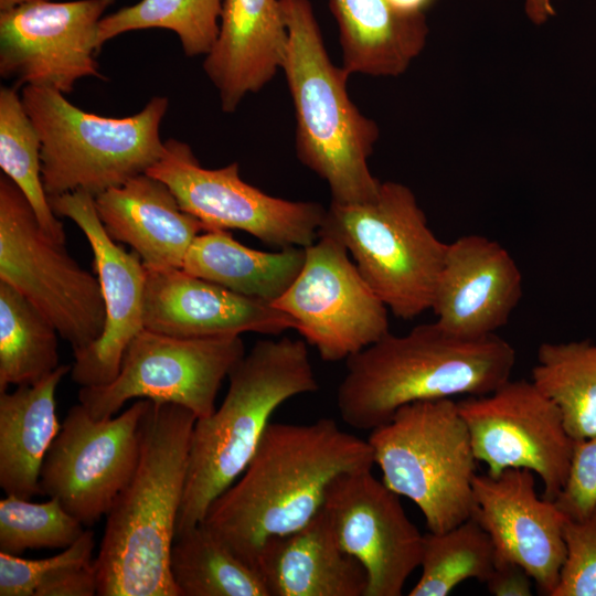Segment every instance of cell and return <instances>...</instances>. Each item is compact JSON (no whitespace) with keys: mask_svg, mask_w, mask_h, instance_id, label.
<instances>
[{"mask_svg":"<svg viewBox=\"0 0 596 596\" xmlns=\"http://www.w3.org/2000/svg\"><path fill=\"white\" fill-rule=\"evenodd\" d=\"M255 568L269 596H364L362 564L339 544L322 509L296 531L267 539Z\"/></svg>","mask_w":596,"mask_h":596,"instance_id":"cell-23","label":"cell"},{"mask_svg":"<svg viewBox=\"0 0 596 596\" xmlns=\"http://www.w3.org/2000/svg\"><path fill=\"white\" fill-rule=\"evenodd\" d=\"M525 12L534 24H543L555 14L551 0H525Z\"/></svg>","mask_w":596,"mask_h":596,"instance_id":"cell-38","label":"cell"},{"mask_svg":"<svg viewBox=\"0 0 596 596\" xmlns=\"http://www.w3.org/2000/svg\"><path fill=\"white\" fill-rule=\"evenodd\" d=\"M496 564L488 532L469 518L440 532L424 534L421 576L409 596H446L466 579L486 583Z\"/></svg>","mask_w":596,"mask_h":596,"instance_id":"cell-32","label":"cell"},{"mask_svg":"<svg viewBox=\"0 0 596 596\" xmlns=\"http://www.w3.org/2000/svg\"><path fill=\"white\" fill-rule=\"evenodd\" d=\"M222 8L223 0H140L100 20L97 46L127 32L163 29L177 34L188 57L205 56L217 39Z\"/></svg>","mask_w":596,"mask_h":596,"instance_id":"cell-30","label":"cell"},{"mask_svg":"<svg viewBox=\"0 0 596 596\" xmlns=\"http://www.w3.org/2000/svg\"><path fill=\"white\" fill-rule=\"evenodd\" d=\"M195 422L179 404L149 400L137 468L106 514L95 557L97 595L181 596L170 553Z\"/></svg>","mask_w":596,"mask_h":596,"instance_id":"cell-2","label":"cell"},{"mask_svg":"<svg viewBox=\"0 0 596 596\" xmlns=\"http://www.w3.org/2000/svg\"><path fill=\"white\" fill-rule=\"evenodd\" d=\"M305 258V247L257 251L243 245L225 230H210L193 241L182 269L237 294L273 304L296 279Z\"/></svg>","mask_w":596,"mask_h":596,"instance_id":"cell-26","label":"cell"},{"mask_svg":"<svg viewBox=\"0 0 596 596\" xmlns=\"http://www.w3.org/2000/svg\"><path fill=\"white\" fill-rule=\"evenodd\" d=\"M279 2L287 29L280 70L295 108L297 158L327 182L332 202L370 201L381 185L368 164L379 127L351 100L350 74L331 61L310 1Z\"/></svg>","mask_w":596,"mask_h":596,"instance_id":"cell-4","label":"cell"},{"mask_svg":"<svg viewBox=\"0 0 596 596\" xmlns=\"http://www.w3.org/2000/svg\"><path fill=\"white\" fill-rule=\"evenodd\" d=\"M553 501L568 520L596 512V434L574 440L566 480Z\"/></svg>","mask_w":596,"mask_h":596,"instance_id":"cell-36","label":"cell"},{"mask_svg":"<svg viewBox=\"0 0 596 596\" xmlns=\"http://www.w3.org/2000/svg\"><path fill=\"white\" fill-rule=\"evenodd\" d=\"M106 232L129 245L146 268H182L205 226L183 211L169 187L142 173L94 196Z\"/></svg>","mask_w":596,"mask_h":596,"instance_id":"cell-22","label":"cell"},{"mask_svg":"<svg viewBox=\"0 0 596 596\" xmlns=\"http://www.w3.org/2000/svg\"><path fill=\"white\" fill-rule=\"evenodd\" d=\"M148 404L137 400L107 419L93 418L81 403L73 405L43 460L42 494L87 528L106 515L137 468Z\"/></svg>","mask_w":596,"mask_h":596,"instance_id":"cell-12","label":"cell"},{"mask_svg":"<svg viewBox=\"0 0 596 596\" xmlns=\"http://www.w3.org/2000/svg\"><path fill=\"white\" fill-rule=\"evenodd\" d=\"M400 498L371 469L344 472L328 487L323 508L341 547L365 570L364 596L402 595L421 565L424 534Z\"/></svg>","mask_w":596,"mask_h":596,"instance_id":"cell-16","label":"cell"},{"mask_svg":"<svg viewBox=\"0 0 596 596\" xmlns=\"http://www.w3.org/2000/svg\"><path fill=\"white\" fill-rule=\"evenodd\" d=\"M71 370L60 365L35 384L0 392V487L7 496L31 500L42 494L41 467L62 426L55 393Z\"/></svg>","mask_w":596,"mask_h":596,"instance_id":"cell-24","label":"cell"},{"mask_svg":"<svg viewBox=\"0 0 596 596\" xmlns=\"http://www.w3.org/2000/svg\"><path fill=\"white\" fill-rule=\"evenodd\" d=\"M533 578L518 563L496 557L486 586L494 596H531Z\"/></svg>","mask_w":596,"mask_h":596,"instance_id":"cell-37","label":"cell"},{"mask_svg":"<svg viewBox=\"0 0 596 596\" xmlns=\"http://www.w3.org/2000/svg\"><path fill=\"white\" fill-rule=\"evenodd\" d=\"M115 0L42 1L0 11V75L15 86L71 94L105 79L95 54L100 20Z\"/></svg>","mask_w":596,"mask_h":596,"instance_id":"cell-15","label":"cell"},{"mask_svg":"<svg viewBox=\"0 0 596 596\" xmlns=\"http://www.w3.org/2000/svg\"><path fill=\"white\" fill-rule=\"evenodd\" d=\"M58 332L23 295L0 281V392L35 384L60 366Z\"/></svg>","mask_w":596,"mask_h":596,"instance_id":"cell-29","label":"cell"},{"mask_svg":"<svg viewBox=\"0 0 596 596\" xmlns=\"http://www.w3.org/2000/svg\"><path fill=\"white\" fill-rule=\"evenodd\" d=\"M0 168L23 192L44 232L65 245L42 181L41 140L15 85L0 87Z\"/></svg>","mask_w":596,"mask_h":596,"instance_id":"cell-31","label":"cell"},{"mask_svg":"<svg viewBox=\"0 0 596 596\" xmlns=\"http://www.w3.org/2000/svg\"><path fill=\"white\" fill-rule=\"evenodd\" d=\"M240 336L179 338L143 328L126 348L117 376L82 386L78 401L95 419H107L131 398L170 402L196 419L215 411L225 377L245 355Z\"/></svg>","mask_w":596,"mask_h":596,"instance_id":"cell-10","label":"cell"},{"mask_svg":"<svg viewBox=\"0 0 596 596\" xmlns=\"http://www.w3.org/2000/svg\"><path fill=\"white\" fill-rule=\"evenodd\" d=\"M329 8L350 75L398 76L425 46V15H402L387 0H329Z\"/></svg>","mask_w":596,"mask_h":596,"instance_id":"cell-25","label":"cell"},{"mask_svg":"<svg viewBox=\"0 0 596 596\" xmlns=\"http://www.w3.org/2000/svg\"><path fill=\"white\" fill-rule=\"evenodd\" d=\"M287 44L279 0H223L217 39L203 70L224 113L259 92L280 70Z\"/></svg>","mask_w":596,"mask_h":596,"instance_id":"cell-21","label":"cell"},{"mask_svg":"<svg viewBox=\"0 0 596 596\" xmlns=\"http://www.w3.org/2000/svg\"><path fill=\"white\" fill-rule=\"evenodd\" d=\"M531 381L557 406L574 440L596 434L595 341L542 343Z\"/></svg>","mask_w":596,"mask_h":596,"instance_id":"cell-27","label":"cell"},{"mask_svg":"<svg viewBox=\"0 0 596 596\" xmlns=\"http://www.w3.org/2000/svg\"><path fill=\"white\" fill-rule=\"evenodd\" d=\"M21 98L41 140L49 199L76 190L96 196L147 173L163 152L160 125L169 107L166 96H153L127 117L86 111L47 87L23 86Z\"/></svg>","mask_w":596,"mask_h":596,"instance_id":"cell-6","label":"cell"},{"mask_svg":"<svg viewBox=\"0 0 596 596\" xmlns=\"http://www.w3.org/2000/svg\"><path fill=\"white\" fill-rule=\"evenodd\" d=\"M373 465L369 441L332 418L269 423L249 464L214 499L202 524L255 568L263 543L309 522L338 476Z\"/></svg>","mask_w":596,"mask_h":596,"instance_id":"cell-1","label":"cell"},{"mask_svg":"<svg viewBox=\"0 0 596 596\" xmlns=\"http://www.w3.org/2000/svg\"><path fill=\"white\" fill-rule=\"evenodd\" d=\"M522 292V274L500 243L464 235L447 245L430 309L447 332L479 339L507 324Z\"/></svg>","mask_w":596,"mask_h":596,"instance_id":"cell-19","label":"cell"},{"mask_svg":"<svg viewBox=\"0 0 596 596\" xmlns=\"http://www.w3.org/2000/svg\"><path fill=\"white\" fill-rule=\"evenodd\" d=\"M391 7L402 15L419 17L424 15L435 0H387Z\"/></svg>","mask_w":596,"mask_h":596,"instance_id":"cell-39","label":"cell"},{"mask_svg":"<svg viewBox=\"0 0 596 596\" xmlns=\"http://www.w3.org/2000/svg\"><path fill=\"white\" fill-rule=\"evenodd\" d=\"M147 173L166 183L180 207L206 231L240 230L279 248L307 247L319 236L326 213L320 203L272 196L242 180L237 162L203 168L191 146L179 139L164 141Z\"/></svg>","mask_w":596,"mask_h":596,"instance_id":"cell-11","label":"cell"},{"mask_svg":"<svg viewBox=\"0 0 596 596\" xmlns=\"http://www.w3.org/2000/svg\"><path fill=\"white\" fill-rule=\"evenodd\" d=\"M92 530L54 556L26 560L0 552V596L97 595Z\"/></svg>","mask_w":596,"mask_h":596,"instance_id":"cell-33","label":"cell"},{"mask_svg":"<svg viewBox=\"0 0 596 596\" xmlns=\"http://www.w3.org/2000/svg\"><path fill=\"white\" fill-rule=\"evenodd\" d=\"M319 235L345 246L364 280L395 317L411 320L430 309L448 244L430 230L405 184L381 182L377 194L366 202L331 201Z\"/></svg>","mask_w":596,"mask_h":596,"instance_id":"cell-7","label":"cell"},{"mask_svg":"<svg viewBox=\"0 0 596 596\" xmlns=\"http://www.w3.org/2000/svg\"><path fill=\"white\" fill-rule=\"evenodd\" d=\"M170 572L181 596H269L257 570L202 523L175 535Z\"/></svg>","mask_w":596,"mask_h":596,"instance_id":"cell-28","label":"cell"},{"mask_svg":"<svg viewBox=\"0 0 596 596\" xmlns=\"http://www.w3.org/2000/svg\"><path fill=\"white\" fill-rule=\"evenodd\" d=\"M84 525L53 498L32 502L17 496L0 500V552L20 556L26 550L65 549Z\"/></svg>","mask_w":596,"mask_h":596,"instance_id":"cell-34","label":"cell"},{"mask_svg":"<svg viewBox=\"0 0 596 596\" xmlns=\"http://www.w3.org/2000/svg\"><path fill=\"white\" fill-rule=\"evenodd\" d=\"M146 268V267H145ZM145 328L179 338L295 329L287 313L260 299L230 290L182 268H146Z\"/></svg>","mask_w":596,"mask_h":596,"instance_id":"cell-20","label":"cell"},{"mask_svg":"<svg viewBox=\"0 0 596 596\" xmlns=\"http://www.w3.org/2000/svg\"><path fill=\"white\" fill-rule=\"evenodd\" d=\"M0 281L34 305L73 352L97 340L105 326L98 278L40 225L23 192L0 175Z\"/></svg>","mask_w":596,"mask_h":596,"instance_id":"cell-9","label":"cell"},{"mask_svg":"<svg viewBox=\"0 0 596 596\" xmlns=\"http://www.w3.org/2000/svg\"><path fill=\"white\" fill-rule=\"evenodd\" d=\"M49 201L57 216L72 220L85 234L105 305L100 337L73 352L72 380L81 387L105 385L117 376L126 348L145 328L146 268L136 252L108 235L91 193L76 190Z\"/></svg>","mask_w":596,"mask_h":596,"instance_id":"cell-17","label":"cell"},{"mask_svg":"<svg viewBox=\"0 0 596 596\" xmlns=\"http://www.w3.org/2000/svg\"><path fill=\"white\" fill-rule=\"evenodd\" d=\"M42 1H50V0H0V11H7L20 6H25L30 3H36Z\"/></svg>","mask_w":596,"mask_h":596,"instance_id":"cell-40","label":"cell"},{"mask_svg":"<svg viewBox=\"0 0 596 596\" xmlns=\"http://www.w3.org/2000/svg\"><path fill=\"white\" fill-rule=\"evenodd\" d=\"M565 558L552 596H596V512L564 524Z\"/></svg>","mask_w":596,"mask_h":596,"instance_id":"cell-35","label":"cell"},{"mask_svg":"<svg viewBox=\"0 0 596 596\" xmlns=\"http://www.w3.org/2000/svg\"><path fill=\"white\" fill-rule=\"evenodd\" d=\"M345 361L340 417L372 430L409 403L491 393L511 379L515 350L496 333L464 339L433 322L403 336L389 332Z\"/></svg>","mask_w":596,"mask_h":596,"instance_id":"cell-3","label":"cell"},{"mask_svg":"<svg viewBox=\"0 0 596 596\" xmlns=\"http://www.w3.org/2000/svg\"><path fill=\"white\" fill-rule=\"evenodd\" d=\"M222 404L196 419L175 535L203 522L211 503L245 470L273 413L319 389L306 341H257L228 374Z\"/></svg>","mask_w":596,"mask_h":596,"instance_id":"cell-5","label":"cell"},{"mask_svg":"<svg viewBox=\"0 0 596 596\" xmlns=\"http://www.w3.org/2000/svg\"><path fill=\"white\" fill-rule=\"evenodd\" d=\"M305 251L300 273L272 305L291 317L323 361L347 360L390 332L389 308L342 243L319 235Z\"/></svg>","mask_w":596,"mask_h":596,"instance_id":"cell-13","label":"cell"},{"mask_svg":"<svg viewBox=\"0 0 596 596\" xmlns=\"http://www.w3.org/2000/svg\"><path fill=\"white\" fill-rule=\"evenodd\" d=\"M366 440L382 481L418 507L429 532L471 518L477 459L453 398L406 404Z\"/></svg>","mask_w":596,"mask_h":596,"instance_id":"cell-8","label":"cell"},{"mask_svg":"<svg viewBox=\"0 0 596 596\" xmlns=\"http://www.w3.org/2000/svg\"><path fill=\"white\" fill-rule=\"evenodd\" d=\"M477 461L490 476L529 469L554 500L567 477L574 439L557 406L532 381L509 379L491 393L457 402Z\"/></svg>","mask_w":596,"mask_h":596,"instance_id":"cell-14","label":"cell"},{"mask_svg":"<svg viewBox=\"0 0 596 596\" xmlns=\"http://www.w3.org/2000/svg\"><path fill=\"white\" fill-rule=\"evenodd\" d=\"M534 472L510 468L476 475L473 518L490 535L496 557L518 563L542 595L552 596L565 558V515L539 497Z\"/></svg>","mask_w":596,"mask_h":596,"instance_id":"cell-18","label":"cell"}]
</instances>
